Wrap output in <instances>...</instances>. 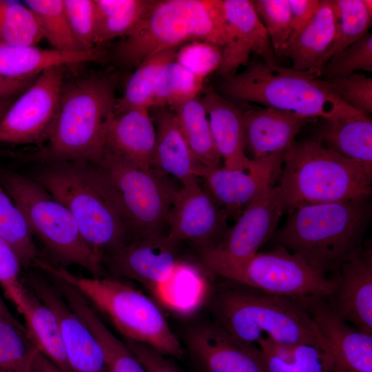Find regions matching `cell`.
Here are the masks:
<instances>
[{
	"label": "cell",
	"mask_w": 372,
	"mask_h": 372,
	"mask_svg": "<svg viewBox=\"0 0 372 372\" xmlns=\"http://www.w3.org/2000/svg\"><path fill=\"white\" fill-rule=\"evenodd\" d=\"M21 262L12 247L0 236V285L20 314L25 307Z\"/></svg>",
	"instance_id": "obj_46"
},
{
	"label": "cell",
	"mask_w": 372,
	"mask_h": 372,
	"mask_svg": "<svg viewBox=\"0 0 372 372\" xmlns=\"http://www.w3.org/2000/svg\"><path fill=\"white\" fill-rule=\"evenodd\" d=\"M267 372H334L330 354L317 346L278 344L267 338L257 344Z\"/></svg>",
	"instance_id": "obj_31"
},
{
	"label": "cell",
	"mask_w": 372,
	"mask_h": 372,
	"mask_svg": "<svg viewBox=\"0 0 372 372\" xmlns=\"http://www.w3.org/2000/svg\"><path fill=\"white\" fill-rule=\"evenodd\" d=\"M24 287L25 307L21 315L25 319L28 336L43 356L63 372H72L55 315L28 287L25 285Z\"/></svg>",
	"instance_id": "obj_30"
},
{
	"label": "cell",
	"mask_w": 372,
	"mask_h": 372,
	"mask_svg": "<svg viewBox=\"0 0 372 372\" xmlns=\"http://www.w3.org/2000/svg\"><path fill=\"white\" fill-rule=\"evenodd\" d=\"M42 39L38 22L28 6L0 0V45H37Z\"/></svg>",
	"instance_id": "obj_41"
},
{
	"label": "cell",
	"mask_w": 372,
	"mask_h": 372,
	"mask_svg": "<svg viewBox=\"0 0 372 372\" xmlns=\"http://www.w3.org/2000/svg\"><path fill=\"white\" fill-rule=\"evenodd\" d=\"M32 235L23 213L0 183V236L14 250L23 267H34L39 259Z\"/></svg>",
	"instance_id": "obj_37"
},
{
	"label": "cell",
	"mask_w": 372,
	"mask_h": 372,
	"mask_svg": "<svg viewBox=\"0 0 372 372\" xmlns=\"http://www.w3.org/2000/svg\"><path fill=\"white\" fill-rule=\"evenodd\" d=\"M366 9L370 15L372 16V1L371 0H363Z\"/></svg>",
	"instance_id": "obj_54"
},
{
	"label": "cell",
	"mask_w": 372,
	"mask_h": 372,
	"mask_svg": "<svg viewBox=\"0 0 372 372\" xmlns=\"http://www.w3.org/2000/svg\"><path fill=\"white\" fill-rule=\"evenodd\" d=\"M331 91L350 107L369 115L372 112V78L362 73L325 80Z\"/></svg>",
	"instance_id": "obj_45"
},
{
	"label": "cell",
	"mask_w": 372,
	"mask_h": 372,
	"mask_svg": "<svg viewBox=\"0 0 372 372\" xmlns=\"http://www.w3.org/2000/svg\"><path fill=\"white\" fill-rule=\"evenodd\" d=\"M34 267L73 286L124 339L147 344L170 358L183 357L184 347L161 309L138 289L116 278L78 276L41 259Z\"/></svg>",
	"instance_id": "obj_6"
},
{
	"label": "cell",
	"mask_w": 372,
	"mask_h": 372,
	"mask_svg": "<svg viewBox=\"0 0 372 372\" xmlns=\"http://www.w3.org/2000/svg\"><path fill=\"white\" fill-rule=\"evenodd\" d=\"M222 48L194 41L177 51L176 60L204 79L216 71L222 59Z\"/></svg>",
	"instance_id": "obj_47"
},
{
	"label": "cell",
	"mask_w": 372,
	"mask_h": 372,
	"mask_svg": "<svg viewBox=\"0 0 372 372\" xmlns=\"http://www.w3.org/2000/svg\"><path fill=\"white\" fill-rule=\"evenodd\" d=\"M333 1L336 16V30L333 41L323 58L322 69L332 56L367 33L372 22V16L366 9L363 0Z\"/></svg>",
	"instance_id": "obj_40"
},
{
	"label": "cell",
	"mask_w": 372,
	"mask_h": 372,
	"mask_svg": "<svg viewBox=\"0 0 372 372\" xmlns=\"http://www.w3.org/2000/svg\"><path fill=\"white\" fill-rule=\"evenodd\" d=\"M156 143L152 169L171 176L182 185L200 178L204 167L185 139L174 111L160 107L155 116Z\"/></svg>",
	"instance_id": "obj_25"
},
{
	"label": "cell",
	"mask_w": 372,
	"mask_h": 372,
	"mask_svg": "<svg viewBox=\"0 0 372 372\" xmlns=\"http://www.w3.org/2000/svg\"><path fill=\"white\" fill-rule=\"evenodd\" d=\"M155 143L156 128L148 110L114 113L107 124L105 152L143 169H152Z\"/></svg>",
	"instance_id": "obj_23"
},
{
	"label": "cell",
	"mask_w": 372,
	"mask_h": 372,
	"mask_svg": "<svg viewBox=\"0 0 372 372\" xmlns=\"http://www.w3.org/2000/svg\"><path fill=\"white\" fill-rule=\"evenodd\" d=\"M38 353L24 325L0 318V372H32Z\"/></svg>",
	"instance_id": "obj_39"
},
{
	"label": "cell",
	"mask_w": 372,
	"mask_h": 372,
	"mask_svg": "<svg viewBox=\"0 0 372 372\" xmlns=\"http://www.w3.org/2000/svg\"><path fill=\"white\" fill-rule=\"evenodd\" d=\"M23 3L33 12L43 39L53 49L65 52L83 50L71 30L63 0H26Z\"/></svg>",
	"instance_id": "obj_38"
},
{
	"label": "cell",
	"mask_w": 372,
	"mask_h": 372,
	"mask_svg": "<svg viewBox=\"0 0 372 372\" xmlns=\"http://www.w3.org/2000/svg\"><path fill=\"white\" fill-rule=\"evenodd\" d=\"M200 99L206 110L216 147L229 169L248 170L252 160L246 154L242 110L211 86H204Z\"/></svg>",
	"instance_id": "obj_24"
},
{
	"label": "cell",
	"mask_w": 372,
	"mask_h": 372,
	"mask_svg": "<svg viewBox=\"0 0 372 372\" xmlns=\"http://www.w3.org/2000/svg\"><path fill=\"white\" fill-rule=\"evenodd\" d=\"M283 154L277 152L252 160L248 170L224 167L205 168L200 178L203 188L225 211L227 218L237 220L249 203L276 185L282 166Z\"/></svg>",
	"instance_id": "obj_16"
},
{
	"label": "cell",
	"mask_w": 372,
	"mask_h": 372,
	"mask_svg": "<svg viewBox=\"0 0 372 372\" xmlns=\"http://www.w3.org/2000/svg\"><path fill=\"white\" fill-rule=\"evenodd\" d=\"M226 40L217 72L225 76L247 66L253 52L262 61L278 65L277 55L251 1L223 0Z\"/></svg>",
	"instance_id": "obj_19"
},
{
	"label": "cell",
	"mask_w": 372,
	"mask_h": 372,
	"mask_svg": "<svg viewBox=\"0 0 372 372\" xmlns=\"http://www.w3.org/2000/svg\"><path fill=\"white\" fill-rule=\"evenodd\" d=\"M205 79L175 59L161 69L154 90V107L173 108L197 98Z\"/></svg>",
	"instance_id": "obj_35"
},
{
	"label": "cell",
	"mask_w": 372,
	"mask_h": 372,
	"mask_svg": "<svg viewBox=\"0 0 372 372\" xmlns=\"http://www.w3.org/2000/svg\"><path fill=\"white\" fill-rule=\"evenodd\" d=\"M226 40L223 0H154L137 27L115 48L121 65L136 67L145 58L200 41L223 48Z\"/></svg>",
	"instance_id": "obj_7"
},
{
	"label": "cell",
	"mask_w": 372,
	"mask_h": 372,
	"mask_svg": "<svg viewBox=\"0 0 372 372\" xmlns=\"http://www.w3.org/2000/svg\"><path fill=\"white\" fill-rule=\"evenodd\" d=\"M336 16L333 0H320L309 22L276 54L291 60L292 68L312 71L320 77L322 60L333 41Z\"/></svg>",
	"instance_id": "obj_26"
},
{
	"label": "cell",
	"mask_w": 372,
	"mask_h": 372,
	"mask_svg": "<svg viewBox=\"0 0 372 372\" xmlns=\"http://www.w3.org/2000/svg\"><path fill=\"white\" fill-rule=\"evenodd\" d=\"M32 372H63L41 353L36 355L32 364Z\"/></svg>",
	"instance_id": "obj_51"
},
{
	"label": "cell",
	"mask_w": 372,
	"mask_h": 372,
	"mask_svg": "<svg viewBox=\"0 0 372 372\" xmlns=\"http://www.w3.org/2000/svg\"><path fill=\"white\" fill-rule=\"evenodd\" d=\"M14 100L15 98H12L0 101V121L2 119Z\"/></svg>",
	"instance_id": "obj_53"
},
{
	"label": "cell",
	"mask_w": 372,
	"mask_h": 372,
	"mask_svg": "<svg viewBox=\"0 0 372 372\" xmlns=\"http://www.w3.org/2000/svg\"><path fill=\"white\" fill-rule=\"evenodd\" d=\"M276 53L287 41L291 28L289 0L251 1Z\"/></svg>",
	"instance_id": "obj_43"
},
{
	"label": "cell",
	"mask_w": 372,
	"mask_h": 372,
	"mask_svg": "<svg viewBox=\"0 0 372 372\" xmlns=\"http://www.w3.org/2000/svg\"><path fill=\"white\" fill-rule=\"evenodd\" d=\"M179 245L167 234L134 237L102 265L114 278L137 282L156 297L181 260Z\"/></svg>",
	"instance_id": "obj_15"
},
{
	"label": "cell",
	"mask_w": 372,
	"mask_h": 372,
	"mask_svg": "<svg viewBox=\"0 0 372 372\" xmlns=\"http://www.w3.org/2000/svg\"><path fill=\"white\" fill-rule=\"evenodd\" d=\"M333 289L326 301L340 319L372 335V251L362 249L331 277Z\"/></svg>",
	"instance_id": "obj_21"
},
{
	"label": "cell",
	"mask_w": 372,
	"mask_h": 372,
	"mask_svg": "<svg viewBox=\"0 0 372 372\" xmlns=\"http://www.w3.org/2000/svg\"><path fill=\"white\" fill-rule=\"evenodd\" d=\"M221 279L211 292L209 309L211 320L231 335L256 344L263 338L278 344H311L329 353L327 341L299 300Z\"/></svg>",
	"instance_id": "obj_1"
},
{
	"label": "cell",
	"mask_w": 372,
	"mask_h": 372,
	"mask_svg": "<svg viewBox=\"0 0 372 372\" xmlns=\"http://www.w3.org/2000/svg\"><path fill=\"white\" fill-rule=\"evenodd\" d=\"M123 341L147 372H184L170 357L154 348L126 339Z\"/></svg>",
	"instance_id": "obj_48"
},
{
	"label": "cell",
	"mask_w": 372,
	"mask_h": 372,
	"mask_svg": "<svg viewBox=\"0 0 372 372\" xmlns=\"http://www.w3.org/2000/svg\"><path fill=\"white\" fill-rule=\"evenodd\" d=\"M97 10L96 44L128 36L140 23L154 0H94Z\"/></svg>",
	"instance_id": "obj_34"
},
{
	"label": "cell",
	"mask_w": 372,
	"mask_h": 372,
	"mask_svg": "<svg viewBox=\"0 0 372 372\" xmlns=\"http://www.w3.org/2000/svg\"><path fill=\"white\" fill-rule=\"evenodd\" d=\"M181 337L193 372H267L257 344L236 339L211 320L187 324Z\"/></svg>",
	"instance_id": "obj_13"
},
{
	"label": "cell",
	"mask_w": 372,
	"mask_h": 372,
	"mask_svg": "<svg viewBox=\"0 0 372 372\" xmlns=\"http://www.w3.org/2000/svg\"><path fill=\"white\" fill-rule=\"evenodd\" d=\"M324 147L372 174V120L321 118L314 136Z\"/></svg>",
	"instance_id": "obj_28"
},
{
	"label": "cell",
	"mask_w": 372,
	"mask_h": 372,
	"mask_svg": "<svg viewBox=\"0 0 372 372\" xmlns=\"http://www.w3.org/2000/svg\"><path fill=\"white\" fill-rule=\"evenodd\" d=\"M205 276L192 262L181 259L169 280L159 289L156 298L172 308L191 311L202 298Z\"/></svg>",
	"instance_id": "obj_36"
},
{
	"label": "cell",
	"mask_w": 372,
	"mask_h": 372,
	"mask_svg": "<svg viewBox=\"0 0 372 372\" xmlns=\"http://www.w3.org/2000/svg\"><path fill=\"white\" fill-rule=\"evenodd\" d=\"M0 318H6L10 320H17L8 309L3 300L0 295Z\"/></svg>",
	"instance_id": "obj_52"
},
{
	"label": "cell",
	"mask_w": 372,
	"mask_h": 372,
	"mask_svg": "<svg viewBox=\"0 0 372 372\" xmlns=\"http://www.w3.org/2000/svg\"><path fill=\"white\" fill-rule=\"evenodd\" d=\"M36 79H21L0 76V101L19 96Z\"/></svg>",
	"instance_id": "obj_50"
},
{
	"label": "cell",
	"mask_w": 372,
	"mask_h": 372,
	"mask_svg": "<svg viewBox=\"0 0 372 372\" xmlns=\"http://www.w3.org/2000/svg\"><path fill=\"white\" fill-rule=\"evenodd\" d=\"M201 264L210 276L296 300L309 297L327 299L333 289L331 278L281 247H275L267 252H258L240 261H209Z\"/></svg>",
	"instance_id": "obj_11"
},
{
	"label": "cell",
	"mask_w": 372,
	"mask_h": 372,
	"mask_svg": "<svg viewBox=\"0 0 372 372\" xmlns=\"http://www.w3.org/2000/svg\"><path fill=\"white\" fill-rule=\"evenodd\" d=\"M372 72V34L366 33L355 43L332 56L323 68V80L349 76L356 71Z\"/></svg>",
	"instance_id": "obj_42"
},
{
	"label": "cell",
	"mask_w": 372,
	"mask_h": 372,
	"mask_svg": "<svg viewBox=\"0 0 372 372\" xmlns=\"http://www.w3.org/2000/svg\"><path fill=\"white\" fill-rule=\"evenodd\" d=\"M0 183L59 267L76 265L92 276H101L102 265L63 204L34 180L19 173L0 169Z\"/></svg>",
	"instance_id": "obj_9"
},
{
	"label": "cell",
	"mask_w": 372,
	"mask_h": 372,
	"mask_svg": "<svg viewBox=\"0 0 372 372\" xmlns=\"http://www.w3.org/2000/svg\"><path fill=\"white\" fill-rule=\"evenodd\" d=\"M278 182L288 214L307 205L369 198L372 174L311 137L294 141L284 152Z\"/></svg>",
	"instance_id": "obj_5"
},
{
	"label": "cell",
	"mask_w": 372,
	"mask_h": 372,
	"mask_svg": "<svg viewBox=\"0 0 372 372\" xmlns=\"http://www.w3.org/2000/svg\"><path fill=\"white\" fill-rule=\"evenodd\" d=\"M283 214L280 189L276 185L245 208L216 245L200 248V262H237L254 256L271 238Z\"/></svg>",
	"instance_id": "obj_14"
},
{
	"label": "cell",
	"mask_w": 372,
	"mask_h": 372,
	"mask_svg": "<svg viewBox=\"0 0 372 372\" xmlns=\"http://www.w3.org/2000/svg\"><path fill=\"white\" fill-rule=\"evenodd\" d=\"M371 216L369 198L304 205L270 240L327 276L362 251Z\"/></svg>",
	"instance_id": "obj_2"
},
{
	"label": "cell",
	"mask_w": 372,
	"mask_h": 372,
	"mask_svg": "<svg viewBox=\"0 0 372 372\" xmlns=\"http://www.w3.org/2000/svg\"><path fill=\"white\" fill-rule=\"evenodd\" d=\"M220 90L229 100L259 103L309 118L369 116L344 103L316 72L262 61H251L243 71L223 76Z\"/></svg>",
	"instance_id": "obj_4"
},
{
	"label": "cell",
	"mask_w": 372,
	"mask_h": 372,
	"mask_svg": "<svg viewBox=\"0 0 372 372\" xmlns=\"http://www.w3.org/2000/svg\"><path fill=\"white\" fill-rule=\"evenodd\" d=\"M314 121L316 118L269 107L242 111L245 152L251 160L283 152L301 129Z\"/></svg>",
	"instance_id": "obj_22"
},
{
	"label": "cell",
	"mask_w": 372,
	"mask_h": 372,
	"mask_svg": "<svg viewBox=\"0 0 372 372\" xmlns=\"http://www.w3.org/2000/svg\"><path fill=\"white\" fill-rule=\"evenodd\" d=\"M225 211L202 187L198 180L181 185L169 211L167 236L178 243L189 241L200 248L216 245L227 229Z\"/></svg>",
	"instance_id": "obj_17"
},
{
	"label": "cell",
	"mask_w": 372,
	"mask_h": 372,
	"mask_svg": "<svg viewBox=\"0 0 372 372\" xmlns=\"http://www.w3.org/2000/svg\"><path fill=\"white\" fill-rule=\"evenodd\" d=\"M45 161L34 180L70 211L85 242L102 265L133 236L99 165L83 161Z\"/></svg>",
	"instance_id": "obj_3"
},
{
	"label": "cell",
	"mask_w": 372,
	"mask_h": 372,
	"mask_svg": "<svg viewBox=\"0 0 372 372\" xmlns=\"http://www.w3.org/2000/svg\"><path fill=\"white\" fill-rule=\"evenodd\" d=\"M23 282L55 315L71 371L109 372L104 353L96 338L70 307L52 281L30 275Z\"/></svg>",
	"instance_id": "obj_18"
},
{
	"label": "cell",
	"mask_w": 372,
	"mask_h": 372,
	"mask_svg": "<svg viewBox=\"0 0 372 372\" xmlns=\"http://www.w3.org/2000/svg\"><path fill=\"white\" fill-rule=\"evenodd\" d=\"M104 52L98 48L77 52L43 49L32 45H0V76L10 79L36 78L55 68L102 61Z\"/></svg>",
	"instance_id": "obj_27"
},
{
	"label": "cell",
	"mask_w": 372,
	"mask_h": 372,
	"mask_svg": "<svg viewBox=\"0 0 372 372\" xmlns=\"http://www.w3.org/2000/svg\"><path fill=\"white\" fill-rule=\"evenodd\" d=\"M320 1V0H289L291 28L287 41L293 39L309 22L317 11Z\"/></svg>",
	"instance_id": "obj_49"
},
{
	"label": "cell",
	"mask_w": 372,
	"mask_h": 372,
	"mask_svg": "<svg viewBox=\"0 0 372 372\" xmlns=\"http://www.w3.org/2000/svg\"><path fill=\"white\" fill-rule=\"evenodd\" d=\"M115 80L93 74L64 85L44 160L83 161L98 164L105 152L107 124L114 114Z\"/></svg>",
	"instance_id": "obj_8"
},
{
	"label": "cell",
	"mask_w": 372,
	"mask_h": 372,
	"mask_svg": "<svg viewBox=\"0 0 372 372\" xmlns=\"http://www.w3.org/2000/svg\"><path fill=\"white\" fill-rule=\"evenodd\" d=\"M63 69L55 67L43 72L15 99L0 121V143L48 142L58 115Z\"/></svg>",
	"instance_id": "obj_12"
},
{
	"label": "cell",
	"mask_w": 372,
	"mask_h": 372,
	"mask_svg": "<svg viewBox=\"0 0 372 372\" xmlns=\"http://www.w3.org/2000/svg\"><path fill=\"white\" fill-rule=\"evenodd\" d=\"M64 298L96 338L104 353L109 372H147L124 341L108 329L79 291L68 288L64 292Z\"/></svg>",
	"instance_id": "obj_29"
},
{
	"label": "cell",
	"mask_w": 372,
	"mask_h": 372,
	"mask_svg": "<svg viewBox=\"0 0 372 372\" xmlns=\"http://www.w3.org/2000/svg\"><path fill=\"white\" fill-rule=\"evenodd\" d=\"M72 33L83 50L97 48V10L94 0H63Z\"/></svg>",
	"instance_id": "obj_44"
},
{
	"label": "cell",
	"mask_w": 372,
	"mask_h": 372,
	"mask_svg": "<svg viewBox=\"0 0 372 372\" xmlns=\"http://www.w3.org/2000/svg\"><path fill=\"white\" fill-rule=\"evenodd\" d=\"M133 238L166 234L176 189L166 176L104 152L97 164Z\"/></svg>",
	"instance_id": "obj_10"
},
{
	"label": "cell",
	"mask_w": 372,
	"mask_h": 372,
	"mask_svg": "<svg viewBox=\"0 0 372 372\" xmlns=\"http://www.w3.org/2000/svg\"><path fill=\"white\" fill-rule=\"evenodd\" d=\"M170 109L174 111L180 130L198 161L205 168L222 167L209 117L200 99L197 97Z\"/></svg>",
	"instance_id": "obj_32"
},
{
	"label": "cell",
	"mask_w": 372,
	"mask_h": 372,
	"mask_svg": "<svg viewBox=\"0 0 372 372\" xmlns=\"http://www.w3.org/2000/svg\"><path fill=\"white\" fill-rule=\"evenodd\" d=\"M178 48L154 54L143 60L130 77L122 98L116 100L114 113L154 107V90L163 67L176 59Z\"/></svg>",
	"instance_id": "obj_33"
},
{
	"label": "cell",
	"mask_w": 372,
	"mask_h": 372,
	"mask_svg": "<svg viewBox=\"0 0 372 372\" xmlns=\"http://www.w3.org/2000/svg\"><path fill=\"white\" fill-rule=\"evenodd\" d=\"M298 300L327 341L334 372H372V335L340 319L325 298L309 297Z\"/></svg>",
	"instance_id": "obj_20"
}]
</instances>
